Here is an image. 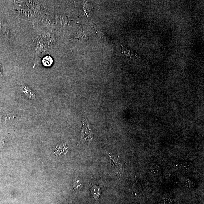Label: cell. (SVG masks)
Segmentation results:
<instances>
[{"instance_id":"obj_1","label":"cell","mask_w":204,"mask_h":204,"mask_svg":"<svg viewBox=\"0 0 204 204\" xmlns=\"http://www.w3.org/2000/svg\"><path fill=\"white\" fill-rule=\"evenodd\" d=\"M81 138L87 142H90L93 139L92 134L87 124L83 123L81 130Z\"/></svg>"},{"instance_id":"obj_2","label":"cell","mask_w":204,"mask_h":204,"mask_svg":"<svg viewBox=\"0 0 204 204\" xmlns=\"http://www.w3.org/2000/svg\"><path fill=\"white\" fill-rule=\"evenodd\" d=\"M175 166L179 170L184 172H189L193 169V165L188 162H181L175 165Z\"/></svg>"},{"instance_id":"obj_3","label":"cell","mask_w":204,"mask_h":204,"mask_svg":"<svg viewBox=\"0 0 204 204\" xmlns=\"http://www.w3.org/2000/svg\"><path fill=\"white\" fill-rule=\"evenodd\" d=\"M69 149L66 144H61L57 146L54 151V155L57 156H62L68 152Z\"/></svg>"},{"instance_id":"obj_4","label":"cell","mask_w":204,"mask_h":204,"mask_svg":"<svg viewBox=\"0 0 204 204\" xmlns=\"http://www.w3.org/2000/svg\"><path fill=\"white\" fill-rule=\"evenodd\" d=\"M149 171L150 175L154 177H157L162 174V169L157 164L153 163L149 166Z\"/></svg>"},{"instance_id":"obj_5","label":"cell","mask_w":204,"mask_h":204,"mask_svg":"<svg viewBox=\"0 0 204 204\" xmlns=\"http://www.w3.org/2000/svg\"><path fill=\"white\" fill-rule=\"evenodd\" d=\"M195 183L194 180L189 178H186L183 181V187L187 189H193L195 187Z\"/></svg>"},{"instance_id":"obj_6","label":"cell","mask_w":204,"mask_h":204,"mask_svg":"<svg viewBox=\"0 0 204 204\" xmlns=\"http://www.w3.org/2000/svg\"><path fill=\"white\" fill-rule=\"evenodd\" d=\"M162 204H174V200L169 194H165L162 195L161 197Z\"/></svg>"},{"instance_id":"obj_7","label":"cell","mask_w":204,"mask_h":204,"mask_svg":"<svg viewBox=\"0 0 204 204\" xmlns=\"http://www.w3.org/2000/svg\"><path fill=\"white\" fill-rule=\"evenodd\" d=\"M91 194L95 199H98L101 194L100 188L97 186H94L91 191Z\"/></svg>"},{"instance_id":"obj_8","label":"cell","mask_w":204,"mask_h":204,"mask_svg":"<svg viewBox=\"0 0 204 204\" xmlns=\"http://www.w3.org/2000/svg\"><path fill=\"white\" fill-rule=\"evenodd\" d=\"M53 60L49 56L45 57L42 60V64L46 67H49L53 63Z\"/></svg>"},{"instance_id":"obj_9","label":"cell","mask_w":204,"mask_h":204,"mask_svg":"<svg viewBox=\"0 0 204 204\" xmlns=\"http://www.w3.org/2000/svg\"><path fill=\"white\" fill-rule=\"evenodd\" d=\"M73 186L74 189L76 191L80 190L83 187L82 183L81 181L78 179L74 181Z\"/></svg>"}]
</instances>
